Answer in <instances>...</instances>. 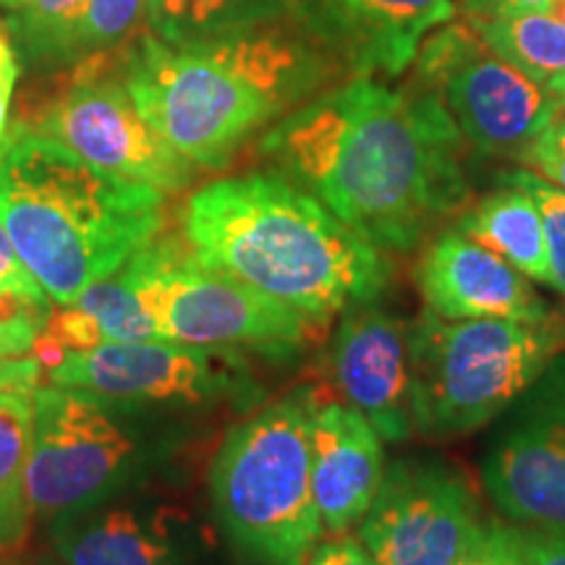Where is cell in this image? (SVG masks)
<instances>
[{"label":"cell","mask_w":565,"mask_h":565,"mask_svg":"<svg viewBox=\"0 0 565 565\" xmlns=\"http://www.w3.org/2000/svg\"><path fill=\"white\" fill-rule=\"evenodd\" d=\"M317 395L296 387L238 422L210 463L217 524L257 565H307L324 529L312 490Z\"/></svg>","instance_id":"6"},{"label":"cell","mask_w":565,"mask_h":565,"mask_svg":"<svg viewBox=\"0 0 565 565\" xmlns=\"http://www.w3.org/2000/svg\"><path fill=\"white\" fill-rule=\"evenodd\" d=\"M19 134H24V129H21V126H17V129H13L11 134H6V137H0V158H3L6 150H9L13 141H17Z\"/></svg>","instance_id":"37"},{"label":"cell","mask_w":565,"mask_h":565,"mask_svg":"<svg viewBox=\"0 0 565 565\" xmlns=\"http://www.w3.org/2000/svg\"><path fill=\"white\" fill-rule=\"evenodd\" d=\"M38 129L92 166L160 192H181L194 179L196 166L173 150L116 79H76L42 113Z\"/></svg>","instance_id":"13"},{"label":"cell","mask_w":565,"mask_h":565,"mask_svg":"<svg viewBox=\"0 0 565 565\" xmlns=\"http://www.w3.org/2000/svg\"><path fill=\"white\" fill-rule=\"evenodd\" d=\"M51 383L76 387L131 408L183 414L217 404L252 406L259 395L236 349L175 341L103 343L66 351L51 364Z\"/></svg>","instance_id":"9"},{"label":"cell","mask_w":565,"mask_h":565,"mask_svg":"<svg viewBox=\"0 0 565 565\" xmlns=\"http://www.w3.org/2000/svg\"><path fill=\"white\" fill-rule=\"evenodd\" d=\"M482 482L508 524L565 532V356L505 412Z\"/></svg>","instance_id":"12"},{"label":"cell","mask_w":565,"mask_h":565,"mask_svg":"<svg viewBox=\"0 0 565 565\" xmlns=\"http://www.w3.org/2000/svg\"><path fill=\"white\" fill-rule=\"evenodd\" d=\"M40 366L34 356L0 359V553L19 547L30 532L26 466Z\"/></svg>","instance_id":"19"},{"label":"cell","mask_w":565,"mask_h":565,"mask_svg":"<svg viewBox=\"0 0 565 565\" xmlns=\"http://www.w3.org/2000/svg\"><path fill=\"white\" fill-rule=\"evenodd\" d=\"M38 565H53V563H38Z\"/></svg>","instance_id":"39"},{"label":"cell","mask_w":565,"mask_h":565,"mask_svg":"<svg viewBox=\"0 0 565 565\" xmlns=\"http://www.w3.org/2000/svg\"><path fill=\"white\" fill-rule=\"evenodd\" d=\"M424 309L443 320H550L532 280L503 257L471 242L461 231H445L416 267Z\"/></svg>","instance_id":"16"},{"label":"cell","mask_w":565,"mask_h":565,"mask_svg":"<svg viewBox=\"0 0 565 565\" xmlns=\"http://www.w3.org/2000/svg\"><path fill=\"white\" fill-rule=\"evenodd\" d=\"M487 515L463 471L437 458L387 466L359 540L377 565H456Z\"/></svg>","instance_id":"10"},{"label":"cell","mask_w":565,"mask_h":565,"mask_svg":"<svg viewBox=\"0 0 565 565\" xmlns=\"http://www.w3.org/2000/svg\"><path fill=\"white\" fill-rule=\"evenodd\" d=\"M183 236L202 263L315 322L374 301L391 280L377 246L275 173L202 186L183 210Z\"/></svg>","instance_id":"2"},{"label":"cell","mask_w":565,"mask_h":565,"mask_svg":"<svg viewBox=\"0 0 565 565\" xmlns=\"http://www.w3.org/2000/svg\"><path fill=\"white\" fill-rule=\"evenodd\" d=\"M477 32L494 55L547 84L565 74V24L545 11L477 19Z\"/></svg>","instance_id":"21"},{"label":"cell","mask_w":565,"mask_h":565,"mask_svg":"<svg viewBox=\"0 0 565 565\" xmlns=\"http://www.w3.org/2000/svg\"><path fill=\"white\" fill-rule=\"evenodd\" d=\"M280 0H147V24L166 45H192L252 30Z\"/></svg>","instance_id":"22"},{"label":"cell","mask_w":565,"mask_h":565,"mask_svg":"<svg viewBox=\"0 0 565 565\" xmlns=\"http://www.w3.org/2000/svg\"><path fill=\"white\" fill-rule=\"evenodd\" d=\"M351 9L377 26V58L401 68L412 58L416 42L454 17L450 0H349Z\"/></svg>","instance_id":"23"},{"label":"cell","mask_w":565,"mask_h":565,"mask_svg":"<svg viewBox=\"0 0 565 565\" xmlns=\"http://www.w3.org/2000/svg\"><path fill=\"white\" fill-rule=\"evenodd\" d=\"M183 443L186 427L175 414L42 385L34 393L26 466L32 515L53 521L141 492L168 469Z\"/></svg>","instance_id":"5"},{"label":"cell","mask_w":565,"mask_h":565,"mask_svg":"<svg viewBox=\"0 0 565 565\" xmlns=\"http://www.w3.org/2000/svg\"><path fill=\"white\" fill-rule=\"evenodd\" d=\"M458 231L503 257L532 282L550 286L545 223H542L534 196L526 189L508 183L505 189L466 212Z\"/></svg>","instance_id":"20"},{"label":"cell","mask_w":565,"mask_h":565,"mask_svg":"<svg viewBox=\"0 0 565 565\" xmlns=\"http://www.w3.org/2000/svg\"><path fill=\"white\" fill-rule=\"evenodd\" d=\"M505 183L526 189L534 196L536 207H540L542 223H545L547 236V257H550V288L565 299V192L553 186V183L540 179V175L529 171H513L505 175Z\"/></svg>","instance_id":"26"},{"label":"cell","mask_w":565,"mask_h":565,"mask_svg":"<svg viewBox=\"0 0 565 565\" xmlns=\"http://www.w3.org/2000/svg\"><path fill=\"white\" fill-rule=\"evenodd\" d=\"M461 139L437 97L356 79L275 124L259 152L377 249L408 252L469 200Z\"/></svg>","instance_id":"1"},{"label":"cell","mask_w":565,"mask_h":565,"mask_svg":"<svg viewBox=\"0 0 565 565\" xmlns=\"http://www.w3.org/2000/svg\"><path fill=\"white\" fill-rule=\"evenodd\" d=\"M307 565H377L364 542L353 534H333L330 540H320L309 555Z\"/></svg>","instance_id":"31"},{"label":"cell","mask_w":565,"mask_h":565,"mask_svg":"<svg viewBox=\"0 0 565 565\" xmlns=\"http://www.w3.org/2000/svg\"><path fill=\"white\" fill-rule=\"evenodd\" d=\"M51 309L0 294V359L30 353L45 328Z\"/></svg>","instance_id":"27"},{"label":"cell","mask_w":565,"mask_h":565,"mask_svg":"<svg viewBox=\"0 0 565 565\" xmlns=\"http://www.w3.org/2000/svg\"><path fill=\"white\" fill-rule=\"evenodd\" d=\"M526 565H565V532H545V529H521Z\"/></svg>","instance_id":"33"},{"label":"cell","mask_w":565,"mask_h":565,"mask_svg":"<svg viewBox=\"0 0 565 565\" xmlns=\"http://www.w3.org/2000/svg\"><path fill=\"white\" fill-rule=\"evenodd\" d=\"M19 82V55L17 45H13L11 32L6 26H0V137L11 134L9 113H11V100L13 89H17Z\"/></svg>","instance_id":"32"},{"label":"cell","mask_w":565,"mask_h":565,"mask_svg":"<svg viewBox=\"0 0 565 565\" xmlns=\"http://www.w3.org/2000/svg\"><path fill=\"white\" fill-rule=\"evenodd\" d=\"M330 372L343 404L364 414L385 443H406L414 427L412 322L377 307L345 309L330 343Z\"/></svg>","instance_id":"15"},{"label":"cell","mask_w":565,"mask_h":565,"mask_svg":"<svg viewBox=\"0 0 565 565\" xmlns=\"http://www.w3.org/2000/svg\"><path fill=\"white\" fill-rule=\"evenodd\" d=\"M87 0H24L19 9V38L34 63L71 61Z\"/></svg>","instance_id":"24"},{"label":"cell","mask_w":565,"mask_h":565,"mask_svg":"<svg viewBox=\"0 0 565 565\" xmlns=\"http://www.w3.org/2000/svg\"><path fill=\"white\" fill-rule=\"evenodd\" d=\"M51 545L63 565H210L186 508L141 492L58 515Z\"/></svg>","instance_id":"14"},{"label":"cell","mask_w":565,"mask_h":565,"mask_svg":"<svg viewBox=\"0 0 565 565\" xmlns=\"http://www.w3.org/2000/svg\"><path fill=\"white\" fill-rule=\"evenodd\" d=\"M147 17V0H87L71 61L108 53L131 38Z\"/></svg>","instance_id":"25"},{"label":"cell","mask_w":565,"mask_h":565,"mask_svg":"<svg viewBox=\"0 0 565 565\" xmlns=\"http://www.w3.org/2000/svg\"><path fill=\"white\" fill-rule=\"evenodd\" d=\"M0 294L19 296V299L51 309V299H47L45 288L32 278V273L21 263L19 252L13 249L3 223H0Z\"/></svg>","instance_id":"30"},{"label":"cell","mask_w":565,"mask_h":565,"mask_svg":"<svg viewBox=\"0 0 565 565\" xmlns=\"http://www.w3.org/2000/svg\"><path fill=\"white\" fill-rule=\"evenodd\" d=\"M529 171L565 192V118L547 126L521 154Z\"/></svg>","instance_id":"29"},{"label":"cell","mask_w":565,"mask_h":565,"mask_svg":"<svg viewBox=\"0 0 565 565\" xmlns=\"http://www.w3.org/2000/svg\"><path fill=\"white\" fill-rule=\"evenodd\" d=\"M456 565H526L519 526L487 519L482 532L475 536V542Z\"/></svg>","instance_id":"28"},{"label":"cell","mask_w":565,"mask_h":565,"mask_svg":"<svg viewBox=\"0 0 565 565\" xmlns=\"http://www.w3.org/2000/svg\"><path fill=\"white\" fill-rule=\"evenodd\" d=\"M160 330L124 273L92 282L79 299L51 312L38 338L40 362H58L66 351H87L103 343L160 341Z\"/></svg>","instance_id":"18"},{"label":"cell","mask_w":565,"mask_h":565,"mask_svg":"<svg viewBox=\"0 0 565 565\" xmlns=\"http://www.w3.org/2000/svg\"><path fill=\"white\" fill-rule=\"evenodd\" d=\"M547 89L557 97V103H561V110H563V118H565V74L555 76L553 82H547Z\"/></svg>","instance_id":"35"},{"label":"cell","mask_w":565,"mask_h":565,"mask_svg":"<svg viewBox=\"0 0 565 565\" xmlns=\"http://www.w3.org/2000/svg\"><path fill=\"white\" fill-rule=\"evenodd\" d=\"M24 6V0H0V9L6 11H19Z\"/></svg>","instance_id":"38"},{"label":"cell","mask_w":565,"mask_h":565,"mask_svg":"<svg viewBox=\"0 0 565 565\" xmlns=\"http://www.w3.org/2000/svg\"><path fill=\"white\" fill-rule=\"evenodd\" d=\"M565 349L557 317L412 322L414 427L424 437H461L503 416Z\"/></svg>","instance_id":"7"},{"label":"cell","mask_w":565,"mask_h":565,"mask_svg":"<svg viewBox=\"0 0 565 565\" xmlns=\"http://www.w3.org/2000/svg\"><path fill=\"white\" fill-rule=\"evenodd\" d=\"M121 273L166 341L294 351L309 338L301 312L202 263L175 238L154 236Z\"/></svg>","instance_id":"8"},{"label":"cell","mask_w":565,"mask_h":565,"mask_svg":"<svg viewBox=\"0 0 565 565\" xmlns=\"http://www.w3.org/2000/svg\"><path fill=\"white\" fill-rule=\"evenodd\" d=\"M424 71L443 82L445 108L466 139L490 154H524L547 126L561 121V103L547 84L494 55L482 34L454 26L424 53Z\"/></svg>","instance_id":"11"},{"label":"cell","mask_w":565,"mask_h":565,"mask_svg":"<svg viewBox=\"0 0 565 565\" xmlns=\"http://www.w3.org/2000/svg\"><path fill=\"white\" fill-rule=\"evenodd\" d=\"M542 11H545L547 17H553L555 21H561V24H565V0H550Z\"/></svg>","instance_id":"36"},{"label":"cell","mask_w":565,"mask_h":565,"mask_svg":"<svg viewBox=\"0 0 565 565\" xmlns=\"http://www.w3.org/2000/svg\"><path fill=\"white\" fill-rule=\"evenodd\" d=\"M315 63L280 32L244 30L192 45L139 40L126 89L192 166L223 168L238 147L312 87Z\"/></svg>","instance_id":"4"},{"label":"cell","mask_w":565,"mask_h":565,"mask_svg":"<svg viewBox=\"0 0 565 565\" xmlns=\"http://www.w3.org/2000/svg\"><path fill=\"white\" fill-rule=\"evenodd\" d=\"M387 471L385 440L349 404H317L312 419V490L328 534L362 524Z\"/></svg>","instance_id":"17"},{"label":"cell","mask_w":565,"mask_h":565,"mask_svg":"<svg viewBox=\"0 0 565 565\" xmlns=\"http://www.w3.org/2000/svg\"><path fill=\"white\" fill-rule=\"evenodd\" d=\"M0 223L47 299L66 307L158 236L162 192L24 131L0 158Z\"/></svg>","instance_id":"3"},{"label":"cell","mask_w":565,"mask_h":565,"mask_svg":"<svg viewBox=\"0 0 565 565\" xmlns=\"http://www.w3.org/2000/svg\"><path fill=\"white\" fill-rule=\"evenodd\" d=\"M550 0H466L471 11L479 19L503 17V13H521V11H542Z\"/></svg>","instance_id":"34"}]
</instances>
